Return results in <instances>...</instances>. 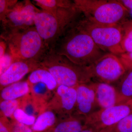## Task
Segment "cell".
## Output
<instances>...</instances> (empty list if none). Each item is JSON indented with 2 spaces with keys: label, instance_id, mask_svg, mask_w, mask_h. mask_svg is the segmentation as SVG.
<instances>
[{
  "label": "cell",
  "instance_id": "cell-24",
  "mask_svg": "<svg viewBox=\"0 0 132 132\" xmlns=\"http://www.w3.org/2000/svg\"><path fill=\"white\" fill-rule=\"evenodd\" d=\"M121 46L124 53L132 52V23L123 28Z\"/></svg>",
  "mask_w": 132,
  "mask_h": 132
},
{
  "label": "cell",
  "instance_id": "cell-14",
  "mask_svg": "<svg viewBox=\"0 0 132 132\" xmlns=\"http://www.w3.org/2000/svg\"><path fill=\"white\" fill-rule=\"evenodd\" d=\"M58 121L50 129L53 132H81L86 127V118L73 113L58 117Z\"/></svg>",
  "mask_w": 132,
  "mask_h": 132
},
{
  "label": "cell",
  "instance_id": "cell-21",
  "mask_svg": "<svg viewBox=\"0 0 132 132\" xmlns=\"http://www.w3.org/2000/svg\"><path fill=\"white\" fill-rule=\"evenodd\" d=\"M34 1L42 10L50 13L75 5L73 1L68 0H35Z\"/></svg>",
  "mask_w": 132,
  "mask_h": 132
},
{
  "label": "cell",
  "instance_id": "cell-34",
  "mask_svg": "<svg viewBox=\"0 0 132 132\" xmlns=\"http://www.w3.org/2000/svg\"><path fill=\"white\" fill-rule=\"evenodd\" d=\"M43 132H52V131H51V130H48V131H46Z\"/></svg>",
  "mask_w": 132,
  "mask_h": 132
},
{
  "label": "cell",
  "instance_id": "cell-23",
  "mask_svg": "<svg viewBox=\"0 0 132 132\" xmlns=\"http://www.w3.org/2000/svg\"><path fill=\"white\" fill-rule=\"evenodd\" d=\"M100 132H132V113L126 116L114 126Z\"/></svg>",
  "mask_w": 132,
  "mask_h": 132
},
{
  "label": "cell",
  "instance_id": "cell-27",
  "mask_svg": "<svg viewBox=\"0 0 132 132\" xmlns=\"http://www.w3.org/2000/svg\"><path fill=\"white\" fill-rule=\"evenodd\" d=\"M11 132H34L28 126L13 119L10 120Z\"/></svg>",
  "mask_w": 132,
  "mask_h": 132
},
{
  "label": "cell",
  "instance_id": "cell-10",
  "mask_svg": "<svg viewBox=\"0 0 132 132\" xmlns=\"http://www.w3.org/2000/svg\"><path fill=\"white\" fill-rule=\"evenodd\" d=\"M76 96V88L58 86L46 109L53 111L58 117L73 114L75 111Z\"/></svg>",
  "mask_w": 132,
  "mask_h": 132
},
{
  "label": "cell",
  "instance_id": "cell-20",
  "mask_svg": "<svg viewBox=\"0 0 132 132\" xmlns=\"http://www.w3.org/2000/svg\"><path fill=\"white\" fill-rule=\"evenodd\" d=\"M30 85L31 94L36 100L43 106L46 107L54 93L48 88L45 84L36 83Z\"/></svg>",
  "mask_w": 132,
  "mask_h": 132
},
{
  "label": "cell",
  "instance_id": "cell-16",
  "mask_svg": "<svg viewBox=\"0 0 132 132\" xmlns=\"http://www.w3.org/2000/svg\"><path fill=\"white\" fill-rule=\"evenodd\" d=\"M27 80L29 85L38 83L45 84L50 90L53 92H54L58 87L52 74L41 66L31 72Z\"/></svg>",
  "mask_w": 132,
  "mask_h": 132
},
{
  "label": "cell",
  "instance_id": "cell-32",
  "mask_svg": "<svg viewBox=\"0 0 132 132\" xmlns=\"http://www.w3.org/2000/svg\"><path fill=\"white\" fill-rule=\"evenodd\" d=\"M119 1L128 10V9H132V0H122Z\"/></svg>",
  "mask_w": 132,
  "mask_h": 132
},
{
  "label": "cell",
  "instance_id": "cell-22",
  "mask_svg": "<svg viewBox=\"0 0 132 132\" xmlns=\"http://www.w3.org/2000/svg\"><path fill=\"white\" fill-rule=\"evenodd\" d=\"M21 98L17 100H5L1 101V116L13 119L14 113L20 108Z\"/></svg>",
  "mask_w": 132,
  "mask_h": 132
},
{
  "label": "cell",
  "instance_id": "cell-3",
  "mask_svg": "<svg viewBox=\"0 0 132 132\" xmlns=\"http://www.w3.org/2000/svg\"><path fill=\"white\" fill-rule=\"evenodd\" d=\"M40 66L49 71L58 86L76 88L89 83L92 79L88 66L79 65L53 50L48 49L39 61Z\"/></svg>",
  "mask_w": 132,
  "mask_h": 132
},
{
  "label": "cell",
  "instance_id": "cell-8",
  "mask_svg": "<svg viewBox=\"0 0 132 132\" xmlns=\"http://www.w3.org/2000/svg\"><path fill=\"white\" fill-rule=\"evenodd\" d=\"M132 113V99L113 106L100 109L86 118L85 126L96 132L114 126L126 116Z\"/></svg>",
  "mask_w": 132,
  "mask_h": 132
},
{
  "label": "cell",
  "instance_id": "cell-13",
  "mask_svg": "<svg viewBox=\"0 0 132 132\" xmlns=\"http://www.w3.org/2000/svg\"><path fill=\"white\" fill-rule=\"evenodd\" d=\"M89 84L94 90L97 104L100 109L117 105L118 94L114 86L98 81L90 82Z\"/></svg>",
  "mask_w": 132,
  "mask_h": 132
},
{
  "label": "cell",
  "instance_id": "cell-31",
  "mask_svg": "<svg viewBox=\"0 0 132 132\" xmlns=\"http://www.w3.org/2000/svg\"><path fill=\"white\" fill-rule=\"evenodd\" d=\"M7 46V45L6 43L2 40H1L0 43V59L2 58L5 55Z\"/></svg>",
  "mask_w": 132,
  "mask_h": 132
},
{
  "label": "cell",
  "instance_id": "cell-30",
  "mask_svg": "<svg viewBox=\"0 0 132 132\" xmlns=\"http://www.w3.org/2000/svg\"><path fill=\"white\" fill-rule=\"evenodd\" d=\"M0 132H11L10 120L2 116L0 118Z\"/></svg>",
  "mask_w": 132,
  "mask_h": 132
},
{
  "label": "cell",
  "instance_id": "cell-18",
  "mask_svg": "<svg viewBox=\"0 0 132 132\" xmlns=\"http://www.w3.org/2000/svg\"><path fill=\"white\" fill-rule=\"evenodd\" d=\"M58 119L57 114L53 111L46 109L37 117L31 128L34 132L46 131L54 126Z\"/></svg>",
  "mask_w": 132,
  "mask_h": 132
},
{
  "label": "cell",
  "instance_id": "cell-2",
  "mask_svg": "<svg viewBox=\"0 0 132 132\" xmlns=\"http://www.w3.org/2000/svg\"><path fill=\"white\" fill-rule=\"evenodd\" d=\"M80 12L75 5L50 13L42 10L36 14L34 25L48 49H53L56 43L76 22Z\"/></svg>",
  "mask_w": 132,
  "mask_h": 132
},
{
  "label": "cell",
  "instance_id": "cell-1",
  "mask_svg": "<svg viewBox=\"0 0 132 132\" xmlns=\"http://www.w3.org/2000/svg\"><path fill=\"white\" fill-rule=\"evenodd\" d=\"M54 50L79 65L89 66L103 55L89 35L75 25L55 44Z\"/></svg>",
  "mask_w": 132,
  "mask_h": 132
},
{
  "label": "cell",
  "instance_id": "cell-25",
  "mask_svg": "<svg viewBox=\"0 0 132 132\" xmlns=\"http://www.w3.org/2000/svg\"><path fill=\"white\" fill-rule=\"evenodd\" d=\"M36 118L28 114L21 109H16L14 113L13 119L18 122L28 126H32Z\"/></svg>",
  "mask_w": 132,
  "mask_h": 132
},
{
  "label": "cell",
  "instance_id": "cell-7",
  "mask_svg": "<svg viewBox=\"0 0 132 132\" xmlns=\"http://www.w3.org/2000/svg\"><path fill=\"white\" fill-rule=\"evenodd\" d=\"M30 1L18 2L1 21L2 32H9L35 26L36 14L40 11Z\"/></svg>",
  "mask_w": 132,
  "mask_h": 132
},
{
  "label": "cell",
  "instance_id": "cell-12",
  "mask_svg": "<svg viewBox=\"0 0 132 132\" xmlns=\"http://www.w3.org/2000/svg\"><path fill=\"white\" fill-rule=\"evenodd\" d=\"M77 93L74 114L86 117L100 109L95 93L89 83L81 84L76 87Z\"/></svg>",
  "mask_w": 132,
  "mask_h": 132
},
{
  "label": "cell",
  "instance_id": "cell-19",
  "mask_svg": "<svg viewBox=\"0 0 132 132\" xmlns=\"http://www.w3.org/2000/svg\"><path fill=\"white\" fill-rule=\"evenodd\" d=\"M19 108L28 114L37 118L46 109V107L43 106L36 101L30 93L21 98Z\"/></svg>",
  "mask_w": 132,
  "mask_h": 132
},
{
  "label": "cell",
  "instance_id": "cell-28",
  "mask_svg": "<svg viewBox=\"0 0 132 132\" xmlns=\"http://www.w3.org/2000/svg\"><path fill=\"white\" fill-rule=\"evenodd\" d=\"M15 59L10 52L6 53L1 59H0V75L2 74L8 68L14 61Z\"/></svg>",
  "mask_w": 132,
  "mask_h": 132
},
{
  "label": "cell",
  "instance_id": "cell-33",
  "mask_svg": "<svg viewBox=\"0 0 132 132\" xmlns=\"http://www.w3.org/2000/svg\"><path fill=\"white\" fill-rule=\"evenodd\" d=\"M81 132H96L92 128L86 126V127Z\"/></svg>",
  "mask_w": 132,
  "mask_h": 132
},
{
  "label": "cell",
  "instance_id": "cell-26",
  "mask_svg": "<svg viewBox=\"0 0 132 132\" xmlns=\"http://www.w3.org/2000/svg\"><path fill=\"white\" fill-rule=\"evenodd\" d=\"M18 2L16 0H0V20H3L8 12Z\"/></svg>",
  "mask_w": 132,
  "mask_h": 132
},
{
  "label": "cell",
  "instance_id": "cell-29",
  "mask_svg": "<svg viewBox=\"0 0 132 132\" xmlns=\"http://www.w3.org/2000/svg\"><path fill=\"white\" fill-rule=\"evenodd\" d=\"M119 57L126 71L132 70V52L124 53L119 55Z\"/></svg>",
  "mask_w": 132,
  "mask_h": 132
},
{
  "label": "cell",
  "instance_id": "cell-5",
  "mask_svg": "<svg viewBox=\"0 0 132 132\" xmlns=\"http://www.w3.org/2000/svg\"><path fill=\"white\" fill-rule=\"evenodd\" d=\"M76 7L85 19L101 25L119 24L128 13V10L119 1L75 0Z\"/></svg>",
  "mask_w": 132,
  "mask_h": 132
},
{
  "label": "cell",
  "instance_id": "cell-6",
  "mask_svg": "<svg viewBox=\"0 0 132 132\" xmlns=\"http://www.w3.org/2000/svg\"><path fill=\"white\" fill-rule=\"evenodd\" d=\"M75 25L87 32L102 51L116 55L124 53L121 46L123 28L120 24L98 25L84 18L76 22Z\"/></svg>",
  "mask_w": 132,
  "mask_h": 132
},
{
  "label": "cell",
  "instance_id": "cell-4",
  "mask_svg": "<svg viewBox=\"0 0 132 132\" xmlns=\"http://www.w3.org/2000/svg\"><path fill=\"white\" fill-rule=\"evenodd\" d=\"M1 38L6 43L14 59L34 60L39 62L48 49L35 26L2 32Z\"/></svg>",
  "mask_w": 132,
  "mask_h": 132
},
{
  "label": "cell",
  "instance_id": "cell-17",
  "mask_svg": "<svg viewBox=\"0 0 132 132\" xmlns=\"http://www.w3.org/2000/svg\"><path fill=\"white\" fill-rule=\"evenodd\" d=\"M114 87L118 94L117 104H122L132 99V70L126 71Z\"/></svg>",
  "mask_w": 132,
  "mask_h": 132
},
{
  "label": "cell",
  "instance_id": "cell-11",
  "mask_svg": "<svg viewBox=\"0 0 132 132\" xmlns=\"http://www.w3.org/2000/svg\"><path fill=\"white\" fill-rule=\"evenodd\" d=\"M40 67L39 62L36 61L15 59L8 68L0 75L1 90L6 86L20 81L26 75Z\"/></svg>",
  "mask_w": 132,
  "mask_h": 132
},
{
  "label": "cell",
  "instance_id": "cell-9",
  "mask_svg": "<svg viewBox=\"0 0 132 132\" xmlns=\"http://www.w3.org/2000/svg\"><path fill=\"white\" fill-rule=\"evenodd\" d=\"M88 67L92 79L110 85L118 81L126 71L119 57L110 53L103 55Z\"/></svg>",
  "mask_w": 132,
  "mask_h": 132
},
{
  "label": "cell",
  "instance_id": "cell-15",
  "mask_svg": "<svg viewBox=\"0 0 132 132\" xmlns=\"http://www.w3.org/2000/svg\"><path fill=\"white\" fill-rule=\"evenodd\" d=\"M30 92V85L27 80L15 82L1 90V101L21 98Z\"/></svg>",
  "mask_w": 132,
  "mask_h": 132
}]
</instances>
